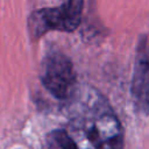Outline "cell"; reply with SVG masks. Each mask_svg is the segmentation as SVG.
I'll return each instance as SVG.
<instances>
[{"label": "cell", "instance_id": "5", "mask_svg": "<svg viewBox=\"0 0 149 149\" xmlns=\"http://www.w3.org/2000/svg\"><path fill=\"white\" fill-rule=\"evenodd\" d=\"M49 149H80L74 137L65 129H55L47 135Z\"/></svg>", "mask_w": 149, "mask_h": 149}, {"label": "cell", "instance_id": "2", "mask_svg": "<svg viewBox=\"0 0 149 149\" xmlns=\"http://www.w3.org/2000/svg\"><path fill=\"white\" fill-rule=\"evenodd\" d=\"M84 9V0H66L63 5L52 8L34 10L28 16L27 27L31 40L36 41L49 31H74Z\"/></svg>", "mask_w": 149, "mask_h": 149}, {"label": "cell", "instance_id": "3", "mask_svg": "<svg viewBox=\"0 0 149 149\" xmlns=\"http://www.w3.org/2000/svg\"><path fill=\"white\" fill-rule=\"evenodd\" d=\"M41 65V81L47 91L59 100L72 99L78 87L70 58L59 51H52Z\"/></svg>", "mask_w": 149, "mask_h": 149}, {"label": "cell", "instance_id": "4", "mask_svg": "<svg viewBox=\"0 0 149 149\" xmlns=\"http://www.w3.org/2000/svg\"><path fill=\"white\" fill-rule=\"evenodd\" d=\"M132 95L135 107L141 113H149V49L147 38H142L136 52Z\"/></svg>", "mask_w": 149, "mask_h": 149}, {"label": "cell", "instance_id": "1", "mask_svg": "<svg viewBox=\"0 0 149 149\" xmlns=\"http://www.w3.org/2000/svg\"><path fill=\"white\" fill-rule=\"evenodd\" d=\"M71 128L90 149H123L122 125L107 102L94 88L76 91Z\"/></svg>", "mask_w": 149, "mask_h": 149}]
</instances>
